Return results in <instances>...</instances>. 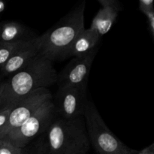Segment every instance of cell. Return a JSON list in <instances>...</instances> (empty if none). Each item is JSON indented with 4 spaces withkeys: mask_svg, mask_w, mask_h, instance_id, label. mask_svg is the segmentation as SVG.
<instances>
[{
    "mask_svg": "<svg viewBox=\"0 0 154 154\" xmlns=\"http://www.w3.org/2000/svg\"><path fill=\"white\" fill-rule=\"evenodd\" d=\"M58 74L53 62L38 54L23 69L3 81L0 93V111L13 108L19 100L35 90L57 83Z\"/></svg>",
    "mask_w": 154,
    "mask_h": 154,
    "instance_id": "obj_1",
    "label": "cell"
},
{
    "mask_svg": "<svg viewBox=\"0 0 154 154\" xmlns=\"http://www.w3.org/2000/svg\"><path fill=\"white\" fill-rule=\"evenodd\" d=\"M85 8L86 1L81 0L53 28L42 35L41 55L52 62L69 57L74 42L85 29Z\"/></svg>",
    "mask_w": 154,
    "mask_h": 154,
    "instance_id": "obj_2",
    "label": "cell"
},
{
    "mask_svg": "<svg viewBox=\"0 0 154 154\" xmlns=\"http://www.w3.org/2000/svg\"><path fill=\"white\" fill-rule=\"evenodd\" d=\"M44 140L49 154H87L90 150L84 117H58L46 130Z\"/></svg>",
    "mask_w": 154,
    "mask_h": 154,
    "instance_id": "obj_3",
    "label": "cell"
},
{
    "mask_svg": "<svg viewBox=\"0 0 154 154\" xmlns=\"http://www.w3.org/2000/svg\"><path fill=\"white\" fill-rule=\"evenodd\" d=\"M84 117L90 144L99 154H132L135 151L108 129L92 102L87 101Z\"/></svg>",
    "mask_w": 154,
    "mask_h": 154,
    "instance_id": "obj_4",
    "label": "cell"
},
{
    "mask_svg": "<svg viewBox=\"0 0 154 154\" xmlns=\"http://www.w3.org/2000/svg\"><path fill=\"white\" fill-rule=\"evenodd\" d=\"M54 114L55 104L52 99L45 102L25 123L5 135L2 139L8 141L18 148H24L34 138L47 130L54 120Z\"/></svg>",
    "mask_w": 154,
    "mask_h": 154,
    "instance_id": "obj_5",
    "label": "cell"
},
{
    "mask_svg": "<svg viewBox=\"0 0 154 154\" xmlns=\"http://www.w3.org/2000/svg\"><path fill=\"white\" fill-rule=\"evenodd\" d=\"M53 96L48 88H41L18 101L11 110L5 124L0 128V139L25 123L38 109Z\"/></svg>",
    "mask_w": 154,
    "mask_h": 154,
    "instance_id": "obj_6",
    "label": "cell"
},
{
    "mask_svg": "<svg viewBox=\"0 0 154 154\" xmlns=\"http://www.w3.org/2000/svg\"><path fill=\"white\" fill-rule=\"evenodd\" d=\"M87 87L78 86L60 87L57 94L55 112L63 118L84 117L87 98Z\"/></svg>",
    "mask_w": 154,
    "mask_h": 154,
    "instance_id": "obj_7",
    "label": "cell"
},
{
    "mask_svg": "<svg viewBox=\"0 0 154 154\" xmlns=\"http://www.w3.org/2000/svg\"><path fill=\"white\" fill-rule=\"evenodd\" d=\"M97 51L80 57H74L64 69L58 75L60 87L78 86L87 87L89 75Z\"/></svg>",
    "mask_w": 154,
    "mask_h": 154,
    "instance_id": "obj_8",
    "label": "cell"
},
{
    "mask_svg": "<svg viewBox=\"0 0 154 154\" xmlns=\"http://www.w3.org/2000/svg\"><path fill=\"white\" fill-rule=\"evenodd\" d=\"M43 36H36L26 41L10 57L7 63L0 68L3 76H11L23 69L40 51Z\"/></svg>",
    "mask_w": 154,
    "mask_h": 154,
    "instance_id": "obj_9",
    "label": "cell"
},
{
    "mask_svg": "<svg viewBox=\"0 0 154 154\" xmlns=\"http://www.w3.org/2000/svg\"><path fill=\"white\" fill-rule=\"evenodd\" d=\"M100 39L101 37L95 30L84 29L74 42L69 57H84L97 51Z\"/></svg>",
    "mask_w": 154,
    "mask_h": 154,
    "instance_id": "obj_10",
    "label": "cell"
},
{
    "mask_svg": "<svg viewBox=\"0 0 154 154\" xmlns=\"http://www.w3.org/2000/svg\"><path fill=\"white\" fill-rule=\"evenodd\" d=\"M119 11L111 7H102L93 19L90 29L95 30L100 37L110 31L114 25Z\"/></svg>",
    "mask_w": 154,
    "mask_h": 154,
    "instance_id": "obj_11",
    "label": "cell"
},
{
    "mask_svg": "<svg viewBox=\"0 0 154 154\" xmlns=\"http://www.w3.org/2000/svg\"><path fill=\"white\" fill-rule=\"evenodd\" d=\"M26 27L17 21L0 23V42H17L32 38ZM33 38V37H32Z\"/></svg>",
    "mask_w": 154,
    "mask_h": 154,
    "instance_id": "obj_12",
    "label": "cell"
},
{
    "mask_svg": "<svg viewBox=\"0 0 154 154\" xmlns=\"http://www.w3.org/2000/svg\"><path fill=\"white\" fill-rule=\"evenodd\" d=\"M20 41L17 42H0V68L2 67L14 53L26 42Z\"/></svg>",
    "mask_w": 154,
    "mask_h": 154,
    "instance_id": "obj_13",
    "label": "cell"
},
{
    "mask_svg": "<svg viewBox=\"0 0 154 154\" xmlns=\"http://www.w3.org/2000/svg\"><path fill=\"white\" fill-rule=\"evenodd\" d=\"M23 149L18 148L5 140L0 139V154H22Z\"/></svg>",
    "mask_w": 154,
    "mask_h": 154,
    "instance_id": "obj_14",
    "label": "cell"
},
{
    "mask_svg": "<svg viewBox=\"0 0 154 154\" xmlns=\"http://www.w3.org/2000/svg\"><path fill=\"white\" fill-rule=\"evenodd\" d=\"M22 154H49L47 149L45 141H41L40 144H37L35 147L27 149L26 147L23 148Z\"/></svg>",
    "mask_w": 154,
    "mask_h": 154,
    "instance_id": "obj_15",
    "label": "cell"
},
{
    "mask_svg": "<svg viewBox=\"0 0 154 154\" xmlns=\"http://www.w3.org/2000/svg\"><path fill=\"white\" fill-rule=\"evenodd\" d=\"M147 17V26L152 37L154 36V9L151 10H142L141 11Z\"/></svg>",
    "mask_w": 154,
    "mask_h": 154,
    "instance_id": "obj_16",
    "label": "cell"
},
{
    "mask_svg": "<svg viewBox=\"0 0 154 154\" xmlns=\"http://www.w3.org/2000/svg\"><path fill=\"white\" fill-rule=\"evenodd\" d=\"M102 7H111L120 11L122 9L121 4L119 0H98Z\"/></svg>",
    "mask_w": 154,
    "mask_h": 154,
    "instance_id": "obj_17",
    "label": "cell"
},
{
    "mask_svg": "<svg viewBox=\"0 0 154 154\" xmlns=\"http://www.w3.org/2000/svg\"><path fill=\"white\" fill-rule=\"evenodd\" d=\"M11 110V108H8L0 111V128H2L5 124L6 121L8 118L9 114H10Z\"/></svg>",
    "mask_w": 154,
    "mask_h": 154,
    "instance_id": "obj_18",
    "label": "cell"
},
{
    "mask_svg": "<svg viewBox=\"0 0 154 154\" xmlns=\"http://www.w3.org/2000/svg\"><path fill=\"white\" fill-rule=\"evenodd\" d=\"M138 1H139L140 11L153 9V0H138Z\"/></svg>",
    "mask_w": 154,
    "mask_h": 154,
    "instance_id": "obj_19",
    "label": "cell"
},
{
    "mask_svg": "<svg viewBox=\"0 0 154 154\" xmlns=\"http://www.w3.org/2000/svg\"><path fill=\"white\" fill-rule=\"evenodd\" d=\"M132 154H154V144H150L149 147H145L140 151L135 150Z\"/></svg>",
    "mask_w": 154,
    "mask_h": 154,
    "instance_id": "obj_20",
    "label": "cell"
},
{
    "mask_svg": "<svg viewBox=\"0 0 154 154\" xmlns=\"http://www.w3.org/2000/svg\"><path fill=\"white\" fill-rule=\"evenodd\" d=\"M6 5L5 1L3 0H0V14H2V12H4V11L5 10Z\"/></svg>",
    "mask_w": 154,
    "mask_h": 154,
    "instance_id": "obj_21",
    "label": "cell"
},
{
    "mask_svg": "<svg viewBox=\"0 0 154 154\" xmlns=\"http://www.w3.org/2000/svg\"><path fill=\"white\" fill-rule=\"evenodd\" d=\"M2 82L0 81V93H1V89H2Z\"/></svg>",
    "mask_w": 154,
    "mask_h": 154,
    "instance_id": "obj_22",
    "label": "cell"
}]
</instances>
